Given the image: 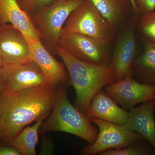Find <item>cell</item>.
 Listing matches in <instances>:
<instances>
[{
    "label": "cell",
    "instance_id": "obj_24",
    "mask_svg": "<svg viewBox=\"0 0 155 155\" xmlns=\"http://www.w3.org/2000/svg\"><path fill=\"white\" fill-rule=\"evenodd\" d=\"M5 64L0 58V93L5 91Z\"/></svg>",
    "mask_w": 155,
    "mask_h": 155
},
{
    "label": "cell",
    "instance_id": "obj_18",
    "mask_svg": "<svg viewBox=\"0 0 155 155\" xmlns=\"http://www.w3.org/2000/svg\"><path fill=\"white\" fill-rule=\"evenodd\" d=\"M45 119H39L32 126L24 127L9 143L10 145L16 149L21 155H36L38 131Z\"/></svg>",
    "mask_w": 155,
    "mask_h": 155
},
{
    "label": "cell",
    "instance_id": "obj_9",
    "mask_svg": "<svg viewBox=\"0 0 155 155\" xmlns=\"http://www.w3.org/2000/svg\"><path fill=\"white\" fill-rule=\"evenodd\" d=\"M106 92L126 110L155 98V85L139 82L132 76L106 86Z\"/></svg>",
    "mask_w": 155,
    "mask_h": 155
},
{
    "label": "cell",
    "instance_id": "obj_6",
    "mask_svg": "<svg viewBox=\"0 0 155 155\" xmlns=\"http://www.w3.org/2000/svg\"><path fill=\"white\" fill-rule=\"evenodd\" d=\"M140 14H134L120 28L109 65L116 81L133 77L132 64L137 53L135 31Z\"/></svg>",
    "mask_w": 155,
    "mask_h": 155
},
{
    "label": "cell",
    "instance_id": "obj_3",
    "mask_svg": "<svg viewBox=\"0 0 155 155\" xmlns=\"http://www.w3.org/2000/svg\"><path fill=\"white\" fill-rule=\"evenodd\" d=\"M42 123L39 131L47 133L60 131L70 134L93 143L99 130L92 124L86 114L72 105L65 87H58V94L51 112Z\"/></svg>",
    "mask_w": 155,
    "mask_h": 155
},
{
    "label": "cell",
    "instance_id": "obj_21",
    "mask_svg": "<svg viewBox=\"0 0 155 155\" xmlns=\"http://www.w3.org/2000/svg\"><path fill=\"white\" fill-rule=\"evenodd\" d=\"M54 0H17L22 11L30 17L35 13L49 5Z\"/></svg>",
    "mask_w": 155,
    "mask_h": 155
},
{
    "label": "cell",
    "instance_id": "obj_26",
    "mask_svg": "<svg viewBox=\"0 0 155 155\" xmlns=\"http://www.w3.org/2000/svg\"><path fill=\"white\" fill-rule=\"evenodd\" d=\"M61 1H72V0H61Z\"/></svg>",
    "mask_w": 155,
    "mask_h": 155
},
{
    "label": "cell",
    "instance_id": "obj_10",
    "mask_svg": "<svg viewBox=\"0 0 155 155\" xmlns=\"http://www.w3.org/2000/svg\"><path fill=\"white\" fill-rule=\"evenodd\" d=\"M5 91H18L47 85L41 69L33 60L5 64Z\"/></svg>",
    "mask_w": 155,
    "mask_h": 155
},
{
    "label": "cell",
    "instance_id": "obj_23",
    "mask_svg": "<svg viewBox=\"0 0 155 155\" xmlns=\"http://www.w3.org/2000/svg\"><path fill=\"white\" fill-rule=\"evenodd\" d=\"M0 155H21L15 148L11 146H0Z\"/></svg>",
    "mask_w": 155,
    "mask_h": 155
},
{
    "label": "cell",
    "instance_id": "obj_25",
    "mask_svg": "<svg viewBox=\"0 0 155 155\" xmlns=\"http://www.w3.org/2000/svg\"><path fill=\"white\" fill-rule=\"evenodd\" d=\"M130 2H131V5H132L133 12L134 14H140L138 8H137L135 0H130Z\"/></svg>",
    "mask_w": 155,
    "mask_h": 155
},
{
    "label": "cell",
    "instance_id": "obj_8",
    "mask_svg": "<svg viewBox=\"0 0 155 155\" xmlns=\"http://www.w3.org/2000/svg\"><path fill=\"white\" fill-rule=\"evenodd\" d=\"M58 45L81 61L98 65L110 63L108 46L87 35L61 33Z\"/></svg>",
    "mask_w": 155,
    "mask_h": 155
},
{
    "label": "cell",
    "instance_id": "obj_12",
    "mask_svg": "<svg viewBox=\"0 0 155 155\" xmlns=\"http://www.w3.org/2000/svg\"><path fill=\"white\" fill-rule=\"evenodd\" d=\"M31 59L41 69L47 85L58 87L69 80L64 64L56 60L40 40L30 44Z\"/></svg>",
    "mask_w": 155,
    "mask_h": 155
},
{
    "label": "cell",
    "instance_id": "obj_17",
    "mask_svg": "<svg viewBox=\"0 0 155 155\" xmlns=\"http://www.w3.org/2000/svg\"><path fill=\"white\" fill-rule=\"evenodd\" d=\"M141 38L144 49L132 63L133 77L142 83L155 85V43Z\"/></svg>",
    "mask_w": 155,
    "mask_h": 155
},
{
    "label": "cell",
    "instance_id": "obj_5",
    "mask_svg": "<svg viewBox=\"0 0 155 155\" xmlns=\"http://www.w3.org/2000/svg\"><path fill=\"white\" fill-rule=\"evenodd\" d=\"M116 29L91 1L84 0L70 14L61 33L84 35L109 47L115 38Z\"/></svg>",
    "mask_w": 155,
    "mask_h": 155
},
{
    "label": "cell",
    "instance_id": "obj_16",
    "mask_svg": "<svg viewBox=\"0 0 155 155\" xmlns=\"http://www.w3.org/2000/svg\"><path fill=\"white\" fill-rule=\"evenodd\" d=\"M101 14L117 29L134 15L130 0H89Z\"/></svg>",
    "mask_w": 155,
    "mask_h": 155
},
{
    "label": "cell",
    "instance_id": "obj_7",
    "mask_svg": "<svg viewBox=\"0 0 155 155\" xmlns=\"http://www.w3.org/2000/svg\"><path fill=\"white\" fill-rule=\"evenodd\" d=\"M91 120L98 127L99 131L94 142L81 149L82 154L99 155L108 150L126 147L144 139L125 125H117L96 118H92Z\"/></svg>",
    "mask_w": 155,
    "mask_h": 155
},
{
    "label": "cell",
    "instance_id": "obj_19",
    "mask_svg": "<svg viewBox=\"0 0 155 155\" xmlns=\"http://www.w3.org/2000/svg\"><path fill=\"white\" fill-rule=\"evenodd\" d=\"M136 30L141 38L155 43V11L140 15Z\"/></svg>",
    "mask_w": 155,
    "mask_h": 155
},
{
    "label": "cell",
    "instance_id": "obj_15",
    "mask_svg": "<svg viewBox=\"0 0 155 155\" xmlns=\"http://www.w3.org/2000/svg\"><path fill=\"white\" fill-rule=\"evenodd\" d=\"M0 21L10 24L25 35L29 43L39 39L30 17L20 8L17 0H0Z\"/></svg>",
    "mask_w": 155,
    "mask_h": 155
},
{
    "label": "cell",
    "instance_id": "obj_11",
    "mask_svg": "<svg viewBox=\"0 0 155 155\" xmlns=\"http://www.w3.org/2000/svg\"><path fill=\"white\" fill-rule=\"evenodd\" d=\"M0 58L5 64L31 60L30 44L22 31L10 24L0 26Z\"/></svg>",
    "mask_w": 155,
    "mask_h": 155
},
{
    "label": "cell",
    "instance_id": "obj_4",
    "mask_svg": "<svg viewBox=\"0 0 155 155\" xmlns=\"http://www.w3.org/2000/svg\"><path fill=\"white\" fill-rule=\"evenodd\" d=\"M84 0H54L30 16L39 38L51 54H56L62 28L70 14Z\"/></svg>",
    "mask_w": 155,
    "mask_h": 155
},
{
    "label": "cell",
    "instance_id": "obj_1",
    "mask_svg": "<svg viewBox=\"0 0 155 155\" xmlns=\"http://www.w3.org/2000/svg\"><path fill=\"white\" fill-rule=\"evenodd\" d=\"M58 88L45 85L0 93V141L9 143L26 125L46 119L52 110Z\"/></svg>",
    "mask_w": 155,
    "mask_h": 155
},
{
    "label": "cell",
    "instance_id": "obj_13",
    "mask_svg": "<svg viewBox=\"0 0 155 155\" xmlns=\"http://www.w3.org/2000/svg\"><path fill=\"white\" fill-rule=\"evenodd\" d=\"M155 98L143 103L141 106L129 110L125 125L139 134L152 147L155 153Z\"/></svg>",
    "mask_w": 155,
    "mask_h": 155
},
{
    "label": "cell",
    "instance_id": "obj_27",
    "mask_svg": "<svg viewBox=\"0 0 155 155\" xmlns=\"http://www.w3.org/2000/svg\"><path fill=\"white\" fill-rule=\"evenodd\" d=\"M2 25V23H1V21H0V26H1V25Z\"/></svg>",
    "mask_w": 155,
    "mask_h": 155
},
{
    "label": "cell",
    "instance_id": "obj_22",
    "mask_svg": "<svg viewBox=\"0 0 155 155\" xmlns=\"http://www.w3.org/2000/svg\"><path fill=\"white\" fill-rule=\"evenodd\" d=\"M140 15L154 11L155 0H135Z\"/></svg>",
    "mask_w": 155,
    "mask_h": 155
},
{
    "label": "cell",
    "instance_id": "obj_20",
    "mask_svg": "<svg viewBox=\"0 0 155 155\" xmlns=\"http://www.w3.org/2000/svg\"><path fill=\"white\" fill-rule=\"evenodd\" d=\"M138 142L130 145L126 147L118 149H111L103 152L100 155H145L150 154L145 147L138 144Z\"/></svg>",
    "mask_w": 155,
    "mask_h": 155
},
{
    "label": "cell",
    "instance_id": "obj_14",
    "mask_svg": "<svg viewBox=\"0 0 155 155\" xmlns=\"http://www.w3.org/2000/svg\"><path fill=\"white\" fill-rule=\"evenodd\" d=\"M89 118H96L117 125H125L128 112L120 107L111 97L101 90L92 100L87 110Z\"/></svg>",
    "mask_w": 155,
    "mask_h": 155
},
{
    "label": "cell",
    "instance_id": "obj_2",
    "mask_svg": "<svg viewBox=\"0 0 155 155\" xmlns=\"http://www.w3.org/2000/svg\"><path fill=\"white\" fill-rule=\"evenodd\" d=\"M56 54L68 72L69 84L75 89V106L85 114L96 94L103 87L116 82L114 71L109 64L98 65L81 61L59 45Z\"/></svg>",
    "mask_w": 155,
    "mask_h": 155
}]
</instances>
